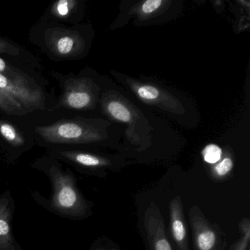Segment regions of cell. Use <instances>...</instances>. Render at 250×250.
Returning <instances> with one entry per match:
<instances>
[{
    "label": "cell",
    "instance_id": "cell-8",
    "mask_svg": "<svg viewBox=\"0 0 250 250\" xmlns=\"http://www.w3.org/2000/svg\"><path fill=\"white\" fill-rule=\"evenodd\" d=\"M194 235L199 250H211L216 242V235L204 222L194 223Z\"/></svg>",
    "mask_w": 250,
    "mask_h": 250
},
{
    "label": "cell",
    "instance_id": "cell-7",
    "mask_svg": "<svg viewBox=\"0 0 250 250\" xmlns=\"http://www.w3.org/2000/svg\"><path fill=\"white\" fill-rule=\"evenodd\" d=\"M59 154L65 160L83 167H99L108 165L107 161L103 158L84 152L61 151Z\"/></svg>",
    "mask_w": 250,
    "mask_h": 250
},
{
    "label": "cell",
    "instance_id": "cell-14",
    "mask_svg": "<svg viewBox=\"0 0 250 250\" xmlns=\"http://www.w3.org/2000/svg\"><path fill=\"white\" fill-rule=\"evenodd\" d=\"M222 150L219 146L214 144L208 145L203 150L205 162L208 164H215L222 158Z\"/></svg>",
    "mask_w": 250,
    "mask_h": 250
},
{
    "label": "cell",
    "instance_id": "cell-2",
    "mask_svg": "<svg viewBox=\"0 0 250 250\" xmlns=\"http://www.w3.org/2000/svg\"><path fill=\"white\" fill-rule=\"evenodd\" d=\"M36 131L43 140L52 143H87L102 139L96 128L73 121L38 127Z\"/></svg>",
    "mask_w": 250,
    "mask_h": 250
},
{
    "label": "cell",
    "instance_id": "cell-9",
    "mask_svg": "<svg viewBox=\"0 0 250 250\" xmlns=\"http://www.w3.org/2000/svg\"><path fill=\"white\" fill-rule=\"evenodd\" d=\"M106 110L109 116L119 122L132 124L134 114L131 108L124 101L113 99L106 104Z\"/></svg>",
    "mask_w": 250,
    "mask_h": 250
},
{
    "label": "cell",
    "instance_id": "cell-20",
    "mask_svg": "<svg viewBox=\"0 0 250 250\" xmlns=\"http://www.w3.org/2000/svg\"><path fill=\"white\" fill-rule=\"evenodd\" d=\"M8 64L5 62V61L2 58H0V73L4 74V73L8 72Z\"/></svg>",
    "mask_w": 250,
    "mask_h": 250
},
{
    "label": "cell",
    "instance_id": "cell-1",
    "mask_svg": "<svg viewBox=\"0 0 250 250\" xmlns=\"http://www.w3.org/2000/svg\"><path fill=\"white\" fill-rule=\"evenodd\" d=\"M46 172L52 185L48 209L68 218L83 217L87 214L88 206L80 194L74 177L55 165L51 166Z\"/></svg>",
    "mask_w": 250,
    "mask_h": 250
},
{
    "label": "cell",
    "instance_id": "cell-11",
    "mask_svg": "<svg viewBox=\"0 0 250 250\" xmlns=\"http://www.w3.org/2000/svg\"><path fill=\"white\" fill-rule=\"evenodd\" d=\"M0 133L12 146L20 147L24 145V140L22 136L8 123L0 122Z\"/></svg>",
    "mask_w": 250,
    "mask_h": 250
},
{
    "label": "cell",
    "instance_id": "cell-12",
    "mask_svg": "<svg viewBox=\"0 0 250 250\" xmlns=\"http://www.w3.org/2000/svg\"><path fill=\"white\" fill-rule=\"evenodd\" d=\"M75 39L71 36H62L55 42V47L58 53L62 55L71 54L75 48Z\"/></svg>",
    "mask_w": 250,
    "mask_h": 250
},
{
    "label": "cell",
    "instance_id": "cell-15",
    "mask_svg": "<svg viewBox=\"0 0 250 250\" xmlns=\"http://www.w3.org/2000/svg\"><path fill=\"white\" fill-rule=\"evenodd\" d=\"M76 2L71 0H61L54 6L55 14L59 17H65L70 14Z\"/></svg>",
    "mask_w": 250,
    "mask_h": 250
},
{
    "label": "cell",
    "instance_id": "cell-16",
    "mask_svg": "<svg viewBox=\"0 0 250 250\" xmlns=\"http://www.w3.org/2000/svg\"><path fill=\"white\" fill-rule=\"evenodd\" d=\"M233 167V162L229 157H225L214 167V172L217 176L223 177L226 175Z\"/></svg>",
    "mask_w": 250,
    "mask_h": 250
},
{
    "label": "cell",
    "instance_id": "cell-17",
    "mask_svg": "<svg viewBox=\"0 0 250 250\" xmlns=\"http://www.w3.org/2000/svg\"><path fill=\"white\" fill-rule=\"evenodd\" d=\"M164 3L162 0H147L143 4L141 11L144 14H150L157 11Z\"/></svg>",
    "mask_w": 250,
    "mask_h": 250
},
{
    "label": "cell",
    "instance_id": "cell-5",
    "mask_svg": "<svg viewBox=\"0 0 250 250\" xmlns=\"http://www.w3.org/2000/svg\"><path fill=\"white\" fill-rule=\"evenodd\" d=\"M93 98L88 83L74 80L68 84L61 104L74 109H84L91 106Z\"/></svg>",
    "mask_w": 250,
    "mask_h": 250
},
{
    "label": "cell",
    "instance_id": "cell-18",
    "mask_svg": "<svg viewBox=\"0 0 250 250\" xmlns=\"http://www.w3.org/2000/svg\"><path fill=\"white\" fill-rule=\"evenodd\" d=\"M0 54H8L11 55H18L20 50L6 41L0 39Z\"/></svg>",
    "mask_w": 250,
    "mask_h": 250
},
{
    "label": "cell",
    "instance_id": "cell-19",
    "mask_svg": "<svg viewBox=\"0 0 250 250\" xmlns=\"http://www.w3.org/2000/svg\"><path fill=\"white\" fill-rule=\"evenodd\" d=\"M250 225H248L245 232V237L241 240V243L236 247V250H245L246 247L248 244L249 240H250Z\"/></svg>",
    "mask_w": 250,
    "mask_h": 250
},
{
    "label": "cell",
    "instance_id": "cell-21",
    "mask_svg": "<svg viewBox=\"0 0 250 250\" xmlns=\"http://www.w3.org/2000/svg\"><path fill=\"white\" fill-rule=\"evenodd\" d=\"M96 250H103V249H97Z\"/></svg>",
    "mask_w": 250,
    "mask_h": 250
},
{
    "label": "cell",
    "instance_id": "cell-4",
    "mask_svg": "<svg viewBox=\"0 0 250 250\" xmlns=\"http://www.w3.org/2000/svg\"><path fill=\"white\" fill-rule=\"evenodd\" d=\"M14 200L9 191L0 195V250H21L13 233Z\"/></svg>",
    "mask_w": 250,
    "mask_h": 250
},
{
    "label": "cell",
    "instance_id": "cell-3",
    "mask_svg": "<svg viewBox=\"0 0 250 250\" xmlns=\"http://www.w3.org/2000/svg\"><path fill=\"white\" fill-rule=\"evenodd\" d=\"M145 226L150 250H172L165 233L163 218L155 205H151L145 213Z\"/></svg>",
    "mask_w": 250,
    "mask_h": 250
},
{
    "label": "cell",
    "instance_id": "cell-6",
    "mask_svg": "<svg viewBox=\"0 0 250 250\" xmlns=\"http://www.w3.org/2000/svg\"><path fill=\"white\" fill-rule=\"evenodd\" d=\"M171 231L179 250H188L187 228L183 215L181 199L176 197L170 203Z\"/></svg>",
    "mask_w": 250,
    "mask_h": 250
},
{
    "label": "cell",
    "instance_id": "cell-13",
    "mask_svg": "<svg viewBox=\"0 0 250 250\" xmlns=\"http://www.w3.org/2000/svg\"><path fill=\"white\" fill-rule=\"evenodd\" d=\"M0 109L11 115H22L24 114V108L14 103L1 90H0Z\"/></svg>",
    "mask_w": 250,
    "mask_h": 250
},
{
    "label": "cell",
    "instance_id": "cell-10",
    "mask_svg": "<svg viewBox=\"0 0 250 250\" xmlns=\"http://www.w3.org/2000/svg\"><path fill=\"white\" fill-rule=\"evenodd\" d=\"M134 92L143 100L158 104L167 105L163 100H168V95L164 94L162 90L149 84H137L133 86Z\"/></svg>",
    "mask_w": 250,
    "mask_h": 250
}]
</instances>
